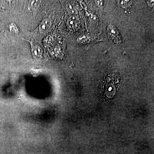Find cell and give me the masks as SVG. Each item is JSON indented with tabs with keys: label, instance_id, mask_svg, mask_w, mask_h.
Listing matches in <instances>:
<instances>
[{
	"label": "cell",
	"instance_id": "cell-1",
	"mask_svg": "<svg viewBox=\"0 0 154 154\" xmlns=\"http://www.w3.org/2000/svg\"><path fill=\"white\" fill-rule=\"evenodd\" d=\"M108 32L109 34L112 36V38H115V40L117 42H120V39L119 38L118 33L116 29L114 28L113 25H109L108 28Z\"/></svg>",
	"mask_w": 154,
	"mask_h": 154
},
{
	"label": "cell",
	"instance_id": "cell-2",
	"mask_svg": "<svg viewBox=\"0 0 154 154\" xmlns=\"http://www.w3.org/2000/svg\"><path fill=\"white\" fill-rule=\"evenodd\" d=\"M50 26V22L48 19H46L43 20L40 26H39V30L42 33L46 32L49 29Z\"/></svg>",
	"mask_w": 154,
	"mask_h": 154
},
{
	"label": "cell",
	"instance_id": "cell-3",
	"mask_svg": "<svg viewBox=\"0 0 154 154\" xmlns=\"http://www.w3.org/2000/svg\"><path fill=\"white\" fill-rule=\"evenodd\" d=\"M32 52L33 55L36 57H41L42 54V49L38 46H34L32 47Z\"/></svg>",
	"mask_w": 154,
	"mask_h": 154
},
{
	"label": "cell",
	"instance_id": "cell-4",
	"mask_svg": "<svg viewBox=\"0 0 154 154\" xmlns=\"http://www.w3.org/2000/svg\"><path fill=\"white\" fill-rule=\"evenodd\" d=\"M39 1H30L29 3V5H28V8L30 11H33L36 8V7L38 6V2Z\"/></svg>",
	"mask_w": 154,
	"mask_h": 154
},
{
	"label": "cell",
	"instance_id": "cell-5",
	"mask_svg": "<svg viewBox=\"0 0 154 154\" xmlns=\"http://www.w3.org/2000/svg\"><path fill=\"white\" fill-rule=\"evenodd\" d=\"M76 19L74 17H71L69 19L68 21V25L70 27L73 28L76 25Z\"/></svg>",
	"mask_w": 154,
	"mask_h": 154
},
{
	"label": "cell",
	"instance_id": "cell-6",
	"mask_svg": "<svg viewBox=\"0 0 154 154\" xmlns=\"http://www.w3.org/2000/svg\"><path fill=\"white\" fill-rule=\"evenodd\" d=\"M67 8L68 11L69 13L71 14H74L75 13V10H74L73 7L72 8V6L71 5H68L67 6Z\"/></svg>",
	"mask_w": 154,
	"mask_h": 154
}]
</instances>
